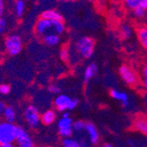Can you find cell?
<instances>
[{
  "instance_id": "cell-1",
  "label": "cell",
  "mask_w": 147,
  "mask_h": 147,
  "mask_svg": "<svg viewBox=\"0 0 147 147\" xmlns=\"http://www.w3.org/2000/svg\"><path fill=\"white\" fill-rule=\"evenodd\" d=\"M34 31L37 35L42 37L49 34L61 35L65 31V25L63 20H52L40 17L35 23Z\"/></svg>"
},
{
  "instance_id": "cell-2",
  "label": "cell",
  "mask_w": 147,
  "mask_h": 147,
  "mask_svg": "<svg viewBox=\"0 0 147 147\" xmlns=\"http://www.w3.org/2000/svg\"><path fill=\"white\" fill-rule=\"evenodd\" d=\"M75 49L82 58L89 59L94 53L95 41L90 36H82L76 41Z\"/></svg>"
},
{
  "instance_id": "cell-3",
  "label": "cell",
  "mask_w": 147,
  "mask_h": 147,
  "mask_svg": "<svg viewBox=\"0 0 147 147\" xmlns=\"http://www.w3.org/2000/svg\"><path fill=\"white\" fill-rule=\"evenodd\" d=\"M18 126L15 123L3 122L0 123V144H13L15 142Z\"/></svg>"
},
{
  "instance_id": "cell-4",
  "label": "cell",
  "mask_w": 147,
  "mask_h": 147,
  "mask_svg": "<svg viewBox=\"0 0 147 147\" xmlns=\"http://www.w3.org/2000/svg\"><path fill=\"white\" fill-rule=\"evenodd\" d=\"M22 40L17 34L9 35L5 41V49L10 56H17L22 51Z\"/></svg>"
},
{
  "instance_id": "cell-5",
  "label": "cell",
  "mask_w": 147,
  "mask_h": 147,
  "mask_svg": "<svg viewBox=\"0 0 147 147\" xmlns=\"http://www.w3.org/2000/svg\"><path fill=\"white\" fill-rule=\"evenodd\" d=\"M119 75L123 81L128 86H135L138 83V77L137 72L130 66L127 64H123L119 68Z\"/></svg>"
},
{
  "instance_id": "cell-6",
  "label": "cell",
  "mask_w": 147,
  "mask_h": 147,
  "mask_svg": "<svg viewBox=\"0 0 147 147\" xmlns=\"http://www.w3.org/2000/svg\"><path fill=\"white\" fill-rule=\"evenodd\" d=\"M24 117L26 123L32 129H36L41 123V115H40L37 108L33 105L26 107L24 112Z\"/></svg>"
},
{
  "instance_id": "cell-7",
  "label": "cell",
  "mask_w": 147,
  "mask_h": 147,
  "mask_svg": "<svg viewBox=\"0 0 147 147\" xmlns=\"http://www.w3.org/2000/svg\"><path fill=\"white\" fill-rule=\"evenodd\" d=\"M15 142L20 147H34V143L31 136L22 127L18 126V131Z\"/></svg>"
},
{
  "instance_id": "cell-8",
  "label": "cell",
  "mask_w": 147,
  "mask_h": 147,
  "mask_svg": "<svg viewBox=\"0 0 147 147\" xmlns=\"http://www.w3.org/2000/svg\"><path fill=\"white\" fill-rule=\"evenodd\" d=\"M109 94L114 100L121 102L123 108H129L130 106L129 96L126 92H123L119 89H115V88H112L109 92Z\"/></svg>"
},
{
  "instance_id": "cell-9",
  "label": "cell",
  "mask_w": 147,
  "mask_h": 147,
  "mask_svg": "<svg viewBox=\"0 0 147 147\" xmlns=\"http://www.w3.org/2000/svg\"><path fill=\"white\" fill-rule=\"evenodd\" d=\"M85 131L87 134L88 141L91 144L95 145L100 142V134L99 131L96 128V126L91 122H87L86 123V129Z\"/></svg>"
},
{
  "instance_id": "cell-10",
  "label": "cell",
  "mask_w": 147,
  "mask_h": 147,
  "mask_svg": "<svg viewBox=\"0 0 147 147\" xmlns=\"http://www.w3.org/2000/svg\"><path fill=\"white\" fill-rule=\"evenodd\" d=\"M71 99L72 98L66 94H58L54 100V105L59 112H64L66 110L68 111Z\"/></svg>"
},
{
  "instance_id": "cell-11",
  "label": "cell",
  "mask_w": 147,
  "mask_h": 147,
  "mask_svg": "<svg viewBox=\"0 0 147 147\" xmlns=\"http://www.w3.org/2000/svg\"><path fill=\"white\" fill-rule=\"evenodd\" d=\"M134 129L143 135H147V118L144 116L137 117L133 122Z\"/></svg>"
},
{
  "instance_id": "cell-12",
  "label": "cell",
  "mask_w": 147,
  "mask_h": 147,
  "mask_svg": "<svg viewBox=\"0 0 147 147\" xmlns=\"http://www.w3.org/2000/svg\"><path fill=\"white\" fill-rule=\"evenodd\" d=\"M98 71H99L98 65L95 63H90L86 67L84 71V76H83L84 82L87 83L88 81H90L98 73Z\"/></svg>"
},
{
  "instance_id": "cell-13",
  "label": "cell",
  "mask_w": 147,
  "mask_h": 147,
  "mask_svg": "<svg viewBox=\"0 0 147 147\" xmlns=\"http://www.w3.org/2000/svg\"><path fill=\"white\" fill-rule=\"evenodd\" d=\"M137 37L139 44L147 50V26H140L137 28Z\"/></svg>"
},
{
  "instance_id": "cell-14",
  "label": "cell",
  "mask_w": 147,
  "mask_h": 147,
  "mask_svg": "<svg viewBox=\"0 0 147 147\" xmlns=\"http://www.w3.org/2000/svg\"><path fill=\"white\" fill-rule=\"evenodd\" d=\"M42 40L44 44H46L49 47H55L57 46L60 43L61 38L60 35L56 34H49L42 36Z\"/></svg>"
},
{
  "instance_id": "cell-15",
  "label": "cell",
  "mask_w": 147,
  "mask_h": 147,
  "mask_svg": "<svg viewBox=\"0 0 147 147\" xmlns=\"http://www.w3.org/2000/svg\"><path fill=\"white\" fill-rule=\"evenodd\" d=\"M41 18L52 20H63V17L61 13L56 10H46L41 13Z\"/></svg>"
},
{
  "instance_id": "cell-16",
  "label": "cell",
  "mask_w": 147,
  "mask_h": 147,
  "mask_svg": "<svg viewBox=\"0 0 147 147\" xmlns=\"http://www.w3.org/2000/svg\"><path fill=\"white\" fill-rule=\"evenodd\" d=\"M57 115L53 110H47L41 115V122L44 125H50L56 121Z\"/></svg>"
},
{
  "instance_id": "cell-17",
  "label": "cell",
  "mask_w": 147,
  "mask_h": 147,
  "mask_svg": "<svg viewBox=\"0 0 147 147\" xmlns=\"http://www.w3.org/2000/svg\"><path fill=\"white\" fill-rule=\"evenodd\" d=\"M3 115H4L6 122L14 123L16 121V112H15L14 109L11 106L5 107L4 109V112H3Z\"/></svg>"
},
{
  "instance_id": "cell-18",
  "label": "cell",
  "mask_w": 147,
  "mask_h": 147,
  "mask_svg": "<svg viewBox=\"0 0 147 147\" xmlns=\"http://www.w3.org/2000/svg\"><path fill=\"white\" fill-rule=\"evenodd\" d=\"M120 35L123 40H129L133 36V28L129 24H123L120 28Z\"/></svg>"
},
{
  "instance_id": "cell-19",
  "label": "cell",
  "mask_w": 147,
  "mask_h": 147,
  "mask_svg": "<svg viewBox=\"0 0 147 147\" xmlns=\"http://www.w3.org/2000/svg\"><path fill=\"white\" fill-rule=\"evenodd\" d=\"M62 145L64 146V147H80L78 140H77V139L71 138V137L63 138Z\"/></svg>"
},
{
  "instance_id": "cell-20",
  "label": "cell",
  "mask_w": 147,
  "mask_h": 147,
  "mask_svg": "<svg viewBox=\"0 0 147 147\" xmlns=\"http://www.w3.org/2000/svg\"><path fill=\"white\" fill-rule=\"evenodd\" d=\"M142 4V0H123V5L125 8L129 11H133L137 7L140 6Z\"/></svg>"
},
{
  "instance_id": "cell-21",
  "label": "cell",
  "mask_w": 147,
  "mask_h": 147,
  "mask_svg": "<svg viewBox=\"0 0 147 147\" xmlns=\"http://www.w3.org/2000/svg\"><path fill=\"white\" fill-rule=\"evenodd\" d=\"M73 121L70 116L67 117H63L59 119V121L57 123V127L59 128H68V127H72Z\"/></svg>"
},
{
  "instance_id": "cell-22",
  "label": "cell",
  "mask_w": 147,
  "mask_h": 147,
  "mask_svg": "<svg viewBox=\"0 0 147 147\" xmlns=\"http://www.w3.org/2000/svg\"><path fill=\"white\" fill-rule=\"evenodd\" d=\"M86 123H85L84 121H82V120H78V121L73 122V123H72L73 131L77 132V133L84 132L85 129H86Z\"/></svg>"
},
{
  "instance_id": "cell-23",
  "label": "cell",
  "mask_w": 147,
  "mask_h": 147,
  "mask_svg": "<svg viewBox=\"0 0 147 147\" xmlns=\"http://www.w3.org/2000/svg\"><path fill=\"white\" fill-rule=\"evenodd\" d=\"M15 11L18 17H21L25 11V2L24 0H17L15 4Z\"/></svg>"
},
{
  "instance_id": "cell-24",
  "label": "cell",
  "mask_w": 147,
  "mask_h": 147,
  "mask_svg": "<svg viewBox=\"0 0 147 147\" xmlns=\"http://www.w3.org/2000/svg\"><path fill=\"white\" fill-rule=\"evenodd\" d=\"M132 12H133V16H134V18H136L138 20H142V19H144V17L145 15L146 9H144L143 6L140 5L133 10Z\"/></svg>"
},
{
  "instance_id": "cell-25",
  "label": "cell",
  "mask_w": 147,
  "mask_h": 147,
  "mask_svg": "<svg viewBox=\"0 0 147 147\" xmlns=\"http://www.w3.org/2000/svg\"><path fill=\"white\" fill-rule=\"evenodd\" d=\"M73 129L72 127H68V128H59L58 129V134L62 138H68L71 137L73 134Z\"/></svg>"
},
{
  "instance_id": "cell-26",
  "label": "cell",
  "mask_w": 147,
  "mask_h": 147,
  "mask_svg": "<svg viewBox=\"0 0 147 147\" xmlns=\"http://www.w3.org/2000/svg\"><path fill=\"white\" fill-rule=\"evenodd\" d=\"M60 58L66 62V61H68L69 58H70V53H69V50L67 49H65V48H63L60 51Z\"/></svg>"
},
{
  "instance_id": "cell-27",
  "label": "cell",
  "mask_w": 147,
  "mask_h": 147,
  "mask_svg": "<svg viewBox=\"0 0 147 147\" xmlns=\"http://www.w3.org/2000/svg\"><path fill=\"white\" fill-rule=\"evenodd\" d=\"M49 92L50 93H52V94H59V93L61 92V88L60 86H58L57 85H55V84H52L49 86L48 88Z\"/></svg>"
},
{
  "instance_id": "cell-28",
  "label": "cell",
  "mask_w": 147,
  "mask_h": 147,
  "mask_svg": "<svg viewBox=\"0 0 147 147\" xmlns=\"http://www.w3.org/2000/svg\"><path fill=\"white\" fill-rule=\"evenodd\" d=\"M11 92V86L7 84H2L0 85V93L2 95H7Z\"/></svg>"
},
{
  "instance_id": "cell-29",
  "label": "cell",
  "mask_w": 147,
  "mask_h": 147,
  "mask_svg": "<svg viewBox=\"0 0 147 147\" xmlns=\"http://www.w3.org/2000/svg\"><path fill=\"white\" fill-rule=\"evenodd\" d=\"M142 79H143V85L147 89V63L144 66L142 69Z\"/></svg>"
},
{
  "instance_id": "cell-30",
  "label": "cell",
  "mask_w": 147,
  "mask_h": 147,
  "mask_svg": "<svg viewBox=\"0 0 147 147\" xmlns=\"http://www.w3.org/2000/svg\"><path fill=\"white\" fill-rule=\"evenodd\" d=\"M7 20L5 19H4L3 17L0 18V34H2L5 32L6 28H7Z\"/></svg>"
},
{
  "instance_id": "cell-31",
  "label": "cell",
  "mask_w": 147,
  "mask_h": 147,
  "mask_svg": "<svg viewBox=\"0 0 147 147\" xmlns=\"http://www.w3.org/2000/svg\"><path fill=\"white\" fill-rule=\"evenodd\" d=\"M78 103H79V100H78V98H72V99H71V103H70V106H69L68 111L74 110V109L77 108V107H78Z\"/></svg>"
},
{
  "instance_id": "cell-32",
  "label": "cell",
  "mask_w": 147,
  "mask_h": 147,
  "mask_svg": "<svg viewBox=\"0 0 147 147\" xmlns=\"http://www.w3.org/2000/svg\"><path fill=\"white\" fill-rule=\"evenodd\" d=\"M5 12V1L0 0V18H2Z\"/></svg>"
},
{
  "instance_id": "cell-33",
  "label": "cell",
  "mask_w": 147,
  "mask_h": 147,
  "mask_svg": "<svg viewBox=\"0 0 147 147\" xmlns=\"http://www.w3.org/2000/svg\"><path fill=\"white\" fill-rule=\"evenodd\" d=\"M5 104L0 100V115H2L3 114V112H4V109H5Z\"/></svg>"
},
{
  "instance_id": "cell-34",
  "label": "cell",
  "mask_w": 147,
  "mask_h": 147,
  "mask_svg": "<svg viewBox=\"0 0 147 147\" xmlns=\"http://www.w3.org/2000/svg\"><path fill=\"white\" fill-rule=\"evenodd\" d=\"M141 6H143L144 9H146V10H147V0H142Z\"/></svg>"
},
{
  "instance_id": "cell-35",
  "label": "cell",
  "mask_w": 147,
  "mask_h": 147,
  "mask_svg": "<svg viewBox=\"0 0 147 147\" xmlns=\"http://www.w3.org/2000/svg\"><path fill=\"white\" fill-rule=\"evenodd\" d=\"M13 144H0V147H12Z\"/></svg>"
},
{
  "instance_id": "cell-36",
  "label": "cell",
  "mask_w": 147,
  "mask_h": 147,
  "mask_svg": "<svg viewBox=\"0 0 147 147\" xmlns=\"http://www.w3.org/2000/svg\"><path fill=\"white\" fill-rule=\"evenodd\" d=\"M61 2H63V3H72V2H75L76 0H59Z\"/></svg>"
},
{
  "instance_id": "cell-37",
  "label": "cell",
  "mask_w": 147,
  "mask_h": 147,
  "mask_svg": "<svg viewBox=\"0 0 147 147\" xmlns=\"http://www.w3.org/2000/svg\"><path fill=\"white\" fill-rule=\"evenodd\" d=\"M62 116L63 117H67V116H70V114H69V112H67V110H66V111L63 112V115Z\"/></svg>"
},
{
  "instance_id": "cell-38",
  "label": "cell",
  "mask_w": 147,
  "mask_h": 147,
  "mask_svg": "<svg viewBox=\"0 0 147 147\" xmlns=\"http://www.w3.org/2000/svg\"><path fill=\"white\" fill-rule=\"evenodd\" d=\"M144 20L145 26H147V10H146V12H145V15H144Z\"/></svg>"
},
{
  "instance_id": "cell-39",
  "label": "cell",
  "mask_w": 147,
  "mask_h": 147,
  "mask_svg": "<svg viewBox=\"0 0 147 147\" xmlns=\"http://www.w3.org/2000/svg\"><path fill=\"white\" fill-rule=\"evenodd\" d=\"M104 146H105V147H113V144H107V143H106V144H104Z\"/></svg>"
},
{
  "instance_id": "cell-40",
  "label": "cell",
  "mask_w": 147,
  "mask_h": 147,
  "mask_svg": "<svg viewBox=\"0 0 147 147\" xmlns=\"http://www.w3.org/2000/svg\"><path fill=\"white\" fill-rule=\"evenodd\" d=\"M88 2H92V3H94V2H97L98 0H87Z\"/></svg>"
},
{
  "instance_id": "cell-41",
  "label": "cell",
  "mask_w": 147,
  "mask_h": 147,
  "mask_svg": "<svg viewBox=\"0 0 147 147\" xmlns=\"http://www.w3.org/2000/svg\"><path fill=\"white\" fill-rule=\"evenodd\" d=\"M146 58H147V57H146Z\"/></svg>"
}]
</instances>
